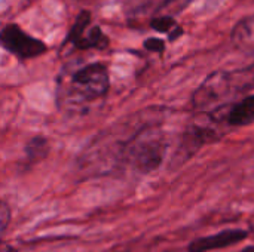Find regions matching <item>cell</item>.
<instances>
[{
	"instance_id": "6da1fadb",
	"label": "cell",
	"mask_w": 254,
	"mask_h": 252,
	"mask_svg": "<svg viewBox=\"0 0 254 252\" xmlns=\"http://www.w3.org/2000/svg\"><path fill=\"white\" fill-rule=\"evenodd\" d=\"M109 91V73L103 64H88L70 74L58 89V105L70 113H85Z\"/></svg>"
},
{
	"instance_id": "7a4b0ae2",
	"label": "cell",
	"mask_w": 254,
	"mask_h": 252,
	"mask_svg": "<svg viewBox=\"0 0 254 252\" xmlns=\"http://www.w3.org/2000/svg\"><path fill=\"white\" fill-rule=\"evenodd\" d=\"M254 88V65L234 71H216L210 74L192 97L196 110L216 111L225 108L238 95Z\"/></svg>"
},
{
	"instance_id": "3957f363",
	"label": "cell",
	"mask_w": 254,
	"mask_h": 252,
	"mask_svg": "<svg viewBox=\"0 0 254 252\" xmlns=\"http://www.w3.org/2000/svg\"><path fill=\"white\" fill-rule=\"evenodd\" d=\"M165 134L156 128H146L137 132L125 144L124 159L140 174H149L158 169L167 154Z\"/></svg>"
},
{
	"instance_id": "277c9868",
	"label": "cell",
	"mask_w": 254,
	"mask_h": 252,
	"mask_svg": "<svg viewBox=\"0 0 254 252\" xmlns=\"http://www.w3.org/2000/svg\"><path fill=\"white\" fill-rule=\"evenodd\" d=\"M0 46L22 59L39 56L46 50V46L42 40L31 37L15 24H7L1 28Z\"/></svg>"
},
{
	"instance_id": "5b68a950",
	"label": "cell",
	"mask_w": 254,
	"mask_h": 252,
	"mask_svg": "<svg viewBox=\"0 0 254 252\" xmlns=\"http://www.w3.org/2000/svg\"><path fill=\"white\" fill-rule=\"evenodd\" d=\"M91 15L89 12H80L76 18L73 27L68 33V42L73 43L79 49H104L109 45L107 37L101 33L100 27H89Z\"/></svg>"
},
{
	"instance_id": "8992f818",
	"label": "cell",
	"mask_w": 254,
	"mask_h": 252,
	"mask_svg": "<svg viewBox=\"0 0 254 252\" xmlns=\"http://www.w3.org/2000/svg\"><path fill=\"white\" fill-rule=\"evenodd\" d=\"M192 0H129L128 13L132 16H150L152 19L180 12Z\"/></svg>"
},
{
	"instance_id": "52a82bcc",
	"label": "cell",
	"mask_w": 254,
	"mask_h": 252,
	"mask_svg": "<svg viewBox=\"0 0 254 252\" xmlns=\"http://www.w3.org/2000/svg\"><path fill=\"white\" fill-rule=\"evenodd\" d=\"M247 236H249V232L243 229H228V230H222L219 233L192 241L188 247V251L208 252L213 250H219V248H228V247L243 242Z\"/></svg>"
},
{
	"instance_id": "ba28073f",
	"label": "cell",
	"mask_w": 254,
	"mask_h": 252,
	"mask_svg": "<svg viewBox=\"0 0 254 252\" xmlns=\"http://www.w3.org/2000/svg\"><path fill=\"white\" fill-rule=\"evenodd\" d=\"M216 111H222V114L210 113V119L216 123L225 122L235 128L252 125L254 123V95H249V97L240 100L228 111H225L223 108L216 110Z\"/></svg>"
},
{
	"instance_id": "9c48e42d",
	"label": "cell",
	"mask_w": 254,
	"mask_h": 252,
	"mask_svg": "<svg viewBox=\"0 0 254 252\" xmlns=\"http://www.w3.org/2000/svg\"><path fill=\"white\" fill-rule=\"evenodd\" d=\"M232 42L243 50L254 52V13L235 25L232 31Z\"/></svg>"
},
{
	"instance_id": "30bf717a",
	"label": "cell",
	"mask_w": 254,
	"mask_h": 252,
	"mask_svg": "<svg viewBox=\"0 0 254 252\" xmlns=\"http://www.w3.org/2000/svg\"><path fill=\"white\" fill-rule=\"evenodd\" d=\"M150 27L155 28L156 31L161 33H168L170 39L174 40L177 36L182 34V28L174 22V19L171 16H161V18H155L150 21Z\"/></svg>"
},
{
	"instance_id": "8fae6325",
	"label": "cell",
	"mask_w": 254,
	"mask_h": 252,
	"mask_svg": "<svg viewBox=\"0 0 254 252\" xmlns=\"http://www.w3.org/2000/svg\"><path fill=\"white\" fill-rule=\"evenodd\" d=\"M48 150V143L43 138H33L28 146H27V156L34 159V157H43Z\"/></svg>"
},
{
	"instance_id": "7c38bea8",
	"label": "cell",
	"mask_w": 254,
	"mask_h": 252,
	"mask_svg": "<svg viewBox=\"0 0 254 252\" xmlns=\"http://www.w3.org/2000/svg\"><path fill=\"white\" fill-rule=\"evenodd\" d=\"M9 221H10V209L4 202L0 201V235L6 230Z\"/></svg>"
},
{
	"instance_id": "4fadbf2b",
	"label": "cell",
	"mask_w": 254,
	"mask_h": 252,
	"mask_svg": "<svg viewBox=\"0 0 254 252\" xmlns=\"http://www.w3.org/2000/svg\"><path fill=\"white\" fill-rule=\"evenodd\" d=\"M144 48L152 50V52H162L165 45H164V42L161 39H147L144 42Z\"/></svg>"
},
{
	"instance_id": "5bb4252c",
	"label": "cell",
	"mask_w": 254,
	"mask_h": 252,
	"mask_svg": "<svg viewBox=\"0 0 254 252\" xmlns=\"http://www.w3.org/2000/svg\"><path fill=\"white\" fill-rule=\"evenodd\" d=\"M0 252H16L9 244H6V242H1L0 241Z\"/></svg>"
},
{
	"instance_id": "9a60e30c",
	"label": "cell",
	"mask_w": 254,
	"mask_h": 252,
	"mask_svg": "<svg viewBox=\"0 0 254 252\" xmlns=\"http://www.w3.org/2000/svg\"><path fill=\"white\" fill-rule=\"evenodd\" d=\"M240 252H254V247H247V248H244L243 251Z\"/></svg>"
}]
</instances>
